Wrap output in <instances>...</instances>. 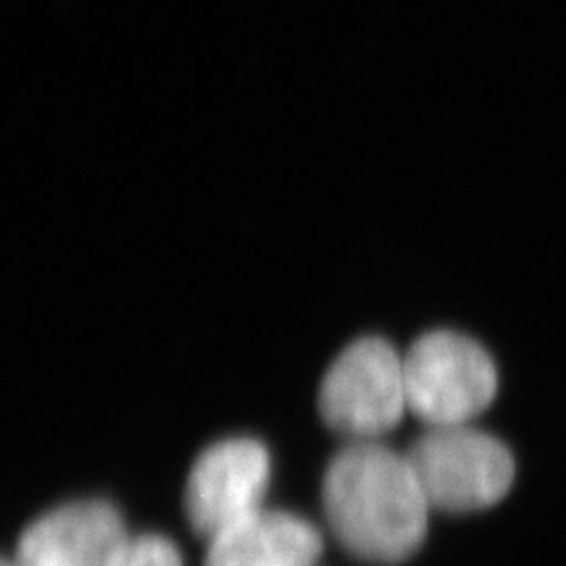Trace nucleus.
I'll use <instances>...</instances> for the list:
<instances>
[{
	"label": "nucleus",
	"mask_w": 566,
	"mask_h": 566,
	"mask_svg": "<svg viewBox=\"0 0 566 566\" xmlns=\"http://www.w3.org/2000/svg\"><path fill=\"white\" fill-rule=\"evenodd\" d=\"M324 510L353 556L397 565L422 546L430 504L405 453L355 441L325 470Z\"/></svg>",
	"instance_id": "1"
},
{
	"label": "nucleus",
	"mask_w": 566,
	"mask_h": 566,
	"mask_svg": "<svg viewBox=\"0 0 566 566\" xmlns=\"http://www.w3.org/2000/svg\"><path fill=\"white\" fill-rule=\"evenodd\" d=\"M407 409L430 428L470 424L497 392L485 348L449 329L420 336L403 355Z\"/></svg>",
	"instance_id": "2"
},
{
	"label": "nucleus",
	"mask_w": 566,
	"mask_h": 566,
	"mask_svg": "<svg viewBox=\"0 0 566 566\" xmlns=\"http://www.w3.org/2000/svg\"><path fill=\"white\" fill-rule=\"evenodd\" d=\"M430 507L474 512L506 497L514 460L495 437L470 424L430 428L405 453Z\"/></svg>",
	"instance_id": "3"
},
{
	"label": "nucleus",
	"mask_w": 566,
	"mask_h": 566,
	"mask_svg": "<svg viewBox=\"0 0 566 566\" xmlns=\"http://www.w3.org/2000/svg\"><path fill=\"white\" fill-rule=\"evenodd\" d=\"M407 409L403 357L378 336L348 344L319 388L325 424L353 441H378Z\"/></svg>",
	"instance_id": "4"
},
{
	"label": "nucleus",
	"mask_w": 566,
	"mask_h": 566,
	"mask_svg": "<svg viewBox=\"0 0 566 566\" xmlns=\"http://www.w3.org/2000/svg\"><path fill=\"white\" fill-rule=\"evenodd\" d=\"M271 458L256 439H224L202 451L185 486L189 525L208 542L263 507Z\"/></svg>",
	"instance_id": "5"
},
{
	"label": "nucleus",
	"mask_w": 566,
	"mask_h": 566,
	"mask_svg": "<svg viewBox=\"0 0 566 566\" xmlns=\"http://www.w3.org/2000/svg\"><path fill=\"white\" fill-rule=\"evenodd\" d=\"M128 539L120 512L102 500L55 507L21 533V566H112Z\"/></svg>",
	"instance_id": "6"
},
{
	"label": "nucleus",
	"mask_w": 566,
	"mask_h": 566,
	"mask_svg": "<svg viewBox=\"0 0 566 566\" xmlns=\"http://www.w3.org/2000/svg\"><path fill=\"white\" fill-rule=\"evenodd\" d=\"M324 539L306 518L256 510L208 542L203 566H315Z\"/></svg>",
	"instance_id": "7"
},
{
	"label": "nucleus",
	"mask_w": 566,
	"mask_h": 566,
	"mask_svg": "<svg viewBox=\"0 0 566 566\" xmlns=\"http://www.w3.org/2000/svg\"><path fill=\"white\" fill-rule=\"evenodd\" d=\"M112 566H182L179 549L160 535L128 537Z\"/></svg>",
	"instance_id": "8"
},
{
	"label": "nucleus",
	"mask_w": 566,
	"mask_h": 566,
	"mask_svg": "<svg viewBox=\"0 0 566 566\" xmlns=\"http://www.w3.org/2000/svg\"><path fill=\"white\" fill-rule=\"evenodd\" d=\"M2 566H21L20 563H18V560H9V558H7V560H4V563H2Z\"/></svg>",
	"instance_id": "9"
}]
</instances>
